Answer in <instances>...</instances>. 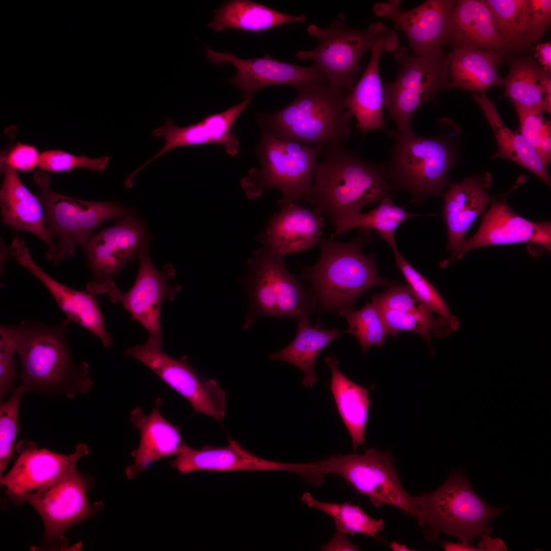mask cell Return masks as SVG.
Returning <instances> with one entry per match:
<instances>
[{"instance_id":"6da1fadb","label":"cell","mask_w":551,"mask_h":551,"mask_svg":"<svg viewBox=\"0 0 551 551\" xmlns=\"http://www.w3.org/2000/svg\"><path fill=\"white\" fill-rule=\"evenodd\" d=\"M314 183L304 198L334 224L343 216L386 198L395 191L385 164L372 163L343 145L323 148Z\"/></svg>"},{"instance_id":"7a4b0ae2","label":"cell","mask_w":551,"mask_h":551,"mask_svg":"<svg viewBox=\"0 0 551 551\" xmlns=\"http://www.w3.org/2000/svg\"><path fill=\"white\" fill-rule=\"evenodd\" d=\"M71 320L55 325L24 319L20 323L17 354L22 384L28 390L72 399L87 394L93 385L88 364L75 362L67 333Z\"/></svg>"},{"instance_id":"3957f363","label":"cell","mask_w":551,"mask_h":551,"mask_svg":"<svg viewBox=\"0 0 551 551\" xmlns=\"http://www.w3.org/2000/svg\"><path fill=\"white\" fill-rule=\"evenodd\" d=\"M371 232L360 229L346 243L321 238L318 261L302 267L300 278L308 283L321 312L339 314L353 309L355 300L369 289L391 284L379 274L374 254L366 255L362 252L363 246L371 241Z\"/></svg>"},{"instance_id":"277c9868","label":"cell","mask_w":551,"mask_h":551,"mask_svg":"<svg viewBox=\"0 0 551 551\" xmlns=\"http://www.w3.org/2000/svg\"><path fill=\"white\" fill-rule=\"evenodd\" d=\"M295 98L271 113H258L260 126L277 138L323 148L343 145L350 137L353 117L347 108L350 92L312 82L296 88Z\"/></svg>"},{"instance_id":"5b68a950","label":"cell","mask_w":551,"mask_h":551,"mask_svg":"<svg viewBox=\"0 0 551 551\" xmlns=\"http://www.w3.org/2000/svg\"><path fill=\"white\" fill-rule=\"evenodd\" d=\"M417 505L416 519L428 540H436L442 532L471 545L477 536L490 535L492 531L489 526L490 520L506 509L486 504L460 470L452 471L436 490L417 496Z\"/></svg>"},{"instance_id":"8992f818","label":"cell","mask_w":551,"mask_h":551,"mask_svg":"<svg viewBox=\"0 0 551 551\" xmlns=\"http://www.w3.org/2000/svg\"><path fill=\"white\" fill-rule=\"evenodd\" d=\"M248 267L241 282L249 300L243 330L264 316L297 320L317 312L313 292L289 272L281 255L263 247L254 252Z\"/></svg>"},{"instance_id":"52a82bcc","label":"cell","mask_w":551,"mask_h":551,"mask_svg":"<svg viewBox=\"0 0 551 551\" xmlns=\"http://www.w3.org/2000/svg\"><path fill=\"white\" fill-rule=\"evenodd\" d=\"M33 180L44 208L46 227L57 240L53 260L56 265L66 257L75 256L77 247L84 248L94 230L105 221L136 214L135 209L115 201H83L56 192L51 188L49 177L41 170L36 171Z\"/></svg>"},{"instance_id":"ba28073f","label":"cell","mask_w":551,"mask_h":551,"mask_svg":"<svg viewBox=\"0 0 551 551\" xmlns=\"http://www.w3.org/2000/svg\"><path fill=\"white\" fill-rule=\"evenodd\" d=\"M260 127L257 148L260 168L251 170L242 186L251 198L259 196L264 188L276 187L282 194L280 206L296 203L312 186L323 147L282 140Z\"/></svg>"},{"instance_id":"9c48e42d","label":"cell","mask_w":551,"mask_h":551,"mask_svg":"<svg viewBox=\"0 0 551 551\" xmlns=\"http://www.w3.org/2000/svg\"><path fill=\"white\" fill-rule=\"evenodd\" d=\"M455 160V149L448 142L439 137L420 136L410 129L395 136L385 166L395 190L408 191L417 203L440 193Z\"/></svg>"},{"instance_id":"30bf717a","label":"cell","mask_w":551,"mask_h":551,"mask_svg":"<svg viewBox=\"0 0 551 551\" xmlns=\"http://www.w3.org/2000/svg\"><path fill=\"white\" fill-rule=\"evenodd\" d=\"M394 57L400 66L393 82L383 84L385 104L387 119L402 132L411 129L412 118L422 105L451 88L449 60L441 49L418 55L407 47L399 48Z\"/></svg>"},{"instance_id":"8fae6325","label":"cell","mask_w":551,"mask_h":551,"mask_svg":"<svg viewBox=\"0 0 551 551\" xmlns=\"http://www.w3.org/2000/svg\"><path fill=\"white\" fill-rule=\"evenodd\" d=\"M329 473L343 478L374 507L392 505L416 519L417 496L410 495L402 486L389 452L370 448L362 455H334L315 462L317 481L323 483Z\"/></svg>"},{"instance_id":"7c38bea8","label":"cell","mask_w":551,"mask_h":551,"mask_svg":"<svg viewBox=\"0 0 551 551\" xmlns=\"http://www.w3.org/2000/svg\"><path fill=\"white\" fill-rule=\"evenodd\" d=\"M391 31L379 21L365 30L353 29L337 19L325 28L311 24L307 31L318 39L319 45L311 51L298 50L295 58L313 60L330 85L350 92L355 85L354 77L361 69L362 57Z\"/></svg>"},{"instance_id":"4fadbf2b","label":"cell","mask_w":551,"mask_h":551,"mask_svg":"<svg viewBox=\"0 0 551 551\" xmlns=\"http://www.w3.org/2000/svg\"><path fill=\"white\" fill-rule=\"evenodd\" d=\"M89 482L73 467L53 483L20 497L15 504L26 502L41 516L45 526L44 542L59 544L67 550L64 534L68 529L92 516L96 507L90 506L87 492Z\"/></svg>"},{"instance_id":"5bb4252c","label":"cell","mask_w":551,"mask_h":551,"mask_svg":"<svg viewBox=\"0 0 551 551\" xmlns=\"http://www.w3.org/2000/svg\"><path fill=\"white\" fill-rule=\"evenodd\" d=\"M150 236L144 220L129 215L92 236L83 251L92 279L86 290L94 295L110 294L114 277L135 256Z\"/></svg>"},{"instance_id":"9a60e30c","label":"cell","mask_w":551,"mask_h":551,"mask_svg":"<svg viewBox=\"0 0 551 551\" xmlns=\"http://www.w3.org/2000/svg\"><path fill=\"white\" fill-rule=\"evenodd\" d=\"M137 257L139 269L132 287L125 293L116 287L108 296L112 303H120L132 318L147 331L148 338L146 342L162 346V304L164 299L173 300L181 286L170 283L176 274L171 264H166L161 269L154 265L150 257L149 241L143 244Z\"/></svg>"},{"instance_id":"2e32d148","label":"cell","mask_w":551,"mask_h":551,"mask_svg":"<svg viewBox=\"0 0 551 551\" xmlns=\"http://www.w3.org/2000/svg\"><path fill=\"white\" fill-rule=\"evenodd\" d=\"M124 354L139 361L169 387L185 397L197 413L217 420L226 414V393L214 380L203 382L190 366L186 356L172 358L162 346L146 342L128 347Z\"/></svg>"},{"instance_id":"e0dca14e","label":"cell","mask_w":551,"mask_h":551,"mask_svg":"<svg viewBox=\"0 0 551 551\" xmlns=\"http://www.w3.org/2000/svg\"><path fill=\"white\" fill-rule=\"evenodd\" d=\"M454 0H428L409 10H403L399 0L374 4L373 11L379 17L391 20L394 29L403 31L412 52L421 55L439 49L446 44Z\"/></svg>"},{"instance_id":"ac0fdd59","label":"cell","mask_w":551,"mask_h":551,"mask_svg":"<svg viewBox=\"0 0 551 551\" xmlns=\"http://www.w3.org/2000/svg\"><path fill=\"white\" fill-rule=\"evenodd\" d=\"M15 448L19 454L17 459L10 471L1 477V484L7 488L14 504L21 496L60 479L90 452L84 443L77 444L74 452L69 455L38 449L36 443L30 441L21 440Z\"/></svg>"},{"instance_id":"d6986e66","label":"cell","mask_w":551,"mask_h":551,"mask_svg":"<svg viewBox=\"0 0 551 551\" xmlns=\"http://www.w3.org/2000/svg\"><path fill=\"white\" fill-rule=\"evenodd\" d=\"M205 55L216 65L230 63L235 66L237 73L229 82L242 91L245 99L253 97L255 92L268 86L288 85L296 88L309 83L329 82L315 63L303 67L280 61L267 54L263 58L243 59L230 51L217 53L208 47Z\"/></svg>"},{"instance_id":"ffe728a7","label":"cell","mask_w":551,"mask_h":551,"mask_svg":"<svg viewBox=\"0 0 551 551\" xmlns=\"http://www.w3.org/2000/svg\"><path fill=\"white\" fill-rule=\"evenodd\" d=\"M10 246L12 257L43 284L67 318L93 333L105 347L112 346L113 340L106 329L96 295L86 290L74 289L50 276L34 262L20 236H15Z\"/></svg>"},{"instance_id":"44dd1931","label":"cell","mask_w":551,"mask_h":551,"mask_svg":"<svg viewBox=\"0 0 551 551\" xmlns=\"http://www.w3.org/2000/svg\"><path fill=\"white\" fill-rule=\"evenodd\" d=\"M252 99L253 97L246 98L222 112L208 116L197 123L185 127H178L170 118H166L164 124L152 133L155 137L164 138L165 144L154 157L130 174V178L133 179L139 171L156 159L181 146L206 144L222 145L229 155L236 156L239 153V141L232 132V128Z\"/></svg>"},{"instance_id":"7402d4cb","label":"cell","mask_w":551,"mask_h":551,"mask_svg":"<svg viewBox=\"0 0 551 551\" xmlns=\"http://www.w3.org/2000/svg\"><path fill=\"white\" fill-rule=\"evenodd\" d=\"M520 243H532L550 251V223L531 221L515 213L506 201L494 202L475 235L463 243L455 261L478 247Z\"/></svg>"},{"instance_id":"603a6c76","label":"cell","mask_w":551,"mask_h":551,"mask_svg":"<svg viewBox=\"0 0 551 551\" xmlns=\"http://www.w3.org/2000/svg\"><path fill=\"white\" fill-rule=\"evenodd\" d=\"M492 181L488 172L481 177L467 178L461 183L451 185L443 194V216L448 233L447 250L450 251L452 255L440 263L441 268L455 261L467 231L492 204V196L488 193Z\"/></svg>"},{"instance_id":"cb8c5ba5","label":"cell","mask_w":551,"mask_h":551,"mask_svg":"<svg viewBox=\"0 0 551 551\" xmlns=\"http://www.w3.org/2000/svg\"><path fill=\"white\" fill-rule=\"evenodd\" d=\"M446 43L453 50L489 51L503 57L513 51L500 35L493 15L483 0L455 1Z\"/></svg>"},{"instance_id":"d4e9b609","label":"cell","mask_w":551,"mask_h":551,"mask_svg":"<svg viewBox=\"0 0 551 551\" xmlns=\"http://www.w3.org/2000/svg\"><path fill=\"white\" fill-rule=\"evenodd\" d=\"M1 165L3 181L0 206L3 223L40 238L47 247L46 259L53 261L57 250V243L46 227L40 201L23 184L17 171L6 165Z\"/></svg>"},{"instance_id":"484cf974","label":"cell","mask_w":551,"mask_h":551,"mask_svg":"<svg viewBox=\"0 0 551 551\" xmlns=\"http://www.w3.org/2000/svg\"><path fill=\"white\" fill-rule=\"evenodd\" d=\"M324 218L296 203L280 206L261 236L263 247L284 256L306 252L318 245Z\"/></svg>"},{"instance_id":"4316f807","label":"cell","mask_w":551,"mask_h":551,"mask_svg":"<svg viewBox=\"0 0 551 551\" xmlns=\"http://www.w3.org/2000/svg\"><path fill=\"white\" fill-rule=\"evenodd\" d=\"M229 444L217 447L206 445L201 449L184 444L171 467L183 474L198 470L216 472L238 471H288L291 463L262 458L244 448L238 442L229 439Z\"/></svg>"},{"instance_id":"83f0119b","label":"cell","mask_w":551,"mask_h":551,"mask_svg":"<svg viewBox=\"0 0 551 551\" xmlns=\"http://www.w3.org/2000/svg\"><path fill=\"white\" fill-rule=\"evenodd\" d=\"M398 45L397 35L391 30L372 45L370 60L346 99L347 108L357 119V126L363 134L373 130H385V96L379 62L383 52L395 51Z\"/></svg>"},{"instance_id":"f1b7e54d","label":"cell","mask_w":551,"mask_h":551,"mask_svg":"<svg viewBox=\"0 0 551 551\" xmlns=\"http://www.w3.org/2000/svg\"><path fill=\"white\" fill-rule=\"evenodd\" d=\"M163 403L162 398H158L148 415H145L139 407L131 413V421L133 427L140 432V441L138 448L131 454L135 460L134 464L126 470L130 479L144 471L157 460L177 456L185 444L179 427L169 422L161 414Z\"/></svg>"},{"instance_id":"f546056e","label":"cell","mask_w":551,"mask_h":551,"mask_svg":"<svg viewBox=\"0 0 551 551\" xmlns=\"http://www.w3.org/2000/svg\"><path fill=\"white\" fill-rule=\"evenodd\" d=\"M325 362L331 370L330 389L346 429L352 439L353 448L356 450L365 442V432L368 419L370 390L350 380L340 370L335 355L327 358Z\"/></svg>"},{"instance_id":"4dcf8cb0","label":"cell","mask_w":551,"mask_h":551,"mask_svg":"<svg viewBox=\"0 0 551 551\" xmlns=\"http://www.w3.org/2000/svg\"><path fill=\"white\" fill-rule=\"evenodd\" d=\"M472 98L483 110L491 127L498 149L493 158H504L525 167L550 186V179L546 165L537 150L523 137L519 131L509 129L503 121L494 103L485 92L473 93Z\"/></svg>"},{"instance_id":"1f68e13d","label":"cell","mask_w":551,"mask_h":551,"mask_svg":"<svg viewBox=\"0 0 551 551\" xmlns=\"http://www.w3.org/2000/svg\"><path fill=\"white\" fill-rule=\"evenodd\" d=\"M504 86L503 96L510 98L514 106L550 114V73L533 60L513 61Z\"/></svg>"},{"instance_id":"d6a6232c","label":"cell","mask_w":551,"mask_h":551,"mask_svg":"<svg viewBox=\"0 0 551 551\" xmlns=\"http://www.w3.org/2000/svg\"><path fill=\"white\" fill-rule=\"evenodd\" d=\"M297 321L296 337L281 350L271 353L270 359L291 364L299 368L305 374L302 384L306 388L313 387L318 381L314 369L315 361L320 353L342 332L336 328L324 329L320 321L315 327L311 325L309 317L299 318Z\"/></svg>"},{"instance_id":"836d02e7","label":"cell","mask_w":551,"mask_h":551,"mask_svg":"<svg viewBox=\"0 0 551 551\" xmlns=\"http://www.w3.org/2000/svg\"><path fill=\"white\" fill-rule=\"evenodd\" d=\"M214 12L215 16L208 26L217 32L233 29L259 34L280 25L294 22L301 23L306 19L303 15L285 14L249 0L225 2Z\"/></svg>"},{"instance_id":"e575fe53","label":"cell","mask_w":551,"mask_h":551,"mask_svg":"<svg viewBox=\"0 0 551 551\" xmlns=\"http://www.w3.org/2000/svg\"><path fill=\"white\" fill-rule=\"evenodd\" d=\"M450 88L483 92L504 85L497 68L502 57L489 51L453 50L448 55Z\"/></svg>"},{"instance_id":"d590c367","label":"cell","mask_w":551,"mask_h":551,"mask_svg":"<svg viewBox=\"0 0 551 551\" xmlns=\"http://www.w3.org/2000/svg\"><path fill=\"white\" fill-rule=\"evenodd\" d=\"M405 206L394 204L393 198H386L380 202L375 209L365 213L361 212L348 214L337 220L333 225L334 234L340 236L354 228L373 230L390 246L396 245L395 231L406 220L421 216L407 211Z\"/></svg>"},{"instance_id":"8d00e7d4","label":"cell","mask_w":551,"mask_h":551,"mask_svg":"<svg viewBox=\"0 0 551 551\" xmlns=\"http://www.w3.org/2000/svg\"><path fill=\"white\" fill-rule=\"evenodd\" d=\"M491 10L498 32L513 51L535 42L528 0H483Z\"/></svg>"},{"instance_id":"74e56055","label":"cell","mask_w":551,"mask_h":551,"mask_svg":"<svg viewBox=\"0 0 551 551\" xmlns=\"http://www.w3.org/2000/svg\"><path fill=\"white\" fill-rule=\"evenodd\" d=\"M302 500L309 507L320 510L333 518L336 531L354 535L361 534L375 537L384 529L383 519H375L359 506L349 502L335 504L318 501L309 492L304 493Z\"/></svg>"},{"instance_id":"f35d334b","label":"cell","mask_w":551,"mask_h":551,"mask_svg":"<svg viewBox=\"0 0 551 551\" xmlns=\"http://www.w3.org/2000/svg\"><path fill=\"white\" fill-rule=\"evenodd\" d=\"M386 326L387 335L392 337L403 331L412 332L422 336L431 345L430 335L445 337L453 331L440 317L436 318L434 312L422 303L416 310L401 312L380 309Z\"/></svg>"},{"instance_id":"ab89813d","label":"cell","mask_w":551,"mask_h":551,"mask_svg":"<svg viewBox=\"0 0 551 551\" xmlns=\"http://www.w3.org/2000/svg\"><path fill=\"white\" fill-rule=\"evenodd\" d=\"M338 314L345 317L348 323V328L342 334L354 335L364 354L372 345L381 347L384 345L387 335L386 326L380 310L373 303H366L359 310L353 308Z\"/></svg>"},{"instance_id":"60d3db41","label":"cell","mask_w":551,"mask_h":551,"mask_svg":"<svg viewBox=\"0 0 551 551\" xmlns=\"http://www.w3.org/2000/svg\"><path fill=\"white\" fill-rule=\"evenodd\" d=\"M391 248L395 257L396 266L418 299L437 313L449 325L453 331H457L460 326L459 321L450 312L448 305L436 289L403 257L396 245Z\"/></svg>"},{"instance_id":"b9f144b4","label":"cell","mask_w":551,"mask_h":551,"mask_svg":"<svg viewBox=\"0 0 551 551\" xmlns=\"http://www.w3.org/2000/svg\"><path fill=\"white\" fill-rule=\"evenodd\" d=\"M29 390L21 384L12 391L6 402L0 404V477L8 464L18 431V412L21 399Z\"/></svg>"},{"instance_id":"7bdbcfd3","label":"cell","mask_w":551,"mask_h":551,"mask_svg":"<svg viewBox=\"0 0 551 551\" xmlns=\"http://www.w3.org/2000/svg\"><path fill=\"white\" fill-rule=\"evenodd\" d=\"M20 333V324L0 326V399L13 391L17 378L15 354Z\"/></svg>"},{"instance_id":"ee69618b","label":"cell","mask_w":551,"mask_h":551,"mask_svg":"<svg viewBox=\"0 0 551 551\" xmlns=\"http://www.w3.org/2000/svg\"><path fill=\"white\" fill-rule=\"evenodd\" d=\"M111 160L108 156L90 158L60 150H47L40 154L38 167L45 172L69 171L77 168L104 171Z\"/></svg>"},{"instance_id":"f6af8a7d","label":"cell","mask_w":551,"mask_h":551,"mask_svg":"<svg viewBox=\"0 0 551 551\" xmlns=\"http://www.w3.org/2000/svg\"><path fill=\"white\" fill-rule=\"evenodd\" d=\"M388 287L382 293L371 294L372 303L380 309L412 312L422 304L407 285L391 283Z\"/></svg>"},{"instance_id":"bcb514c9","label":"cell","mask_w":551,"mask_h":551,"mask_svg":"<svg viewBox=\"0 0 551 551\" xmlns=\"http://www.w3.org/2000/svg\"><path fill=\"white\" fill-rule=\"evenodd\" d=\"M518 114L520 133L536 150L544 132L550 128V122L542 115V113L535 110L514 106Z\"/></svg>"},{"instance_id":"7dc6e473","label":"cell","mask_w":551,"mask_h":551,"mask_svg":"<svg viewBox=\"0 0 551 551\" xmlns=\"http://www.w3.org/2000/svg\"><path fill=\"white\" fill-rule=\"evenodd\" d=\"M40 155L34 146L19 142L2 154L1 165L17 171H29L38 167Z\"/></svg>"},{"instance_id":"c3c4849f","label":"cell","mask_w":551,"mask_h":551,"mask_svg":"<svg viewBox=\"0 0 551 551\" xmlns=\"http://www.w3.org/2000/svg\"><path fill=\"white\" fill-rule=\"evenodd\" d=\"M530 21L535 42L548 28L551 20L550 0H528Z\"/></svg>"},{"instance_id":"681fc988","label":"cell","mask_w":551,"mask_h":551,"mask_svg":"<svg viewBox=\"0 0 551 551\" xmlns=\"http://www.w3.org/2000/svg\"><path fill=\"white\" fill-rule=\"evenodd\" d=\"M324 550H358V548L347 539L346 534L336 531L333 539L322 546Z\"/></svg>"},{"instance_id":"f907efd6","label":"cell","mask_w":551,"mask_h":551,"mask_svg":"<svg viewBox=\"0 0 551 551\" xmlns=\"http://www.w3.org/2000/svg\"><path fill=\"white\" fill-rule=\"evenodd\" d=\"M535 57L538 59L542 68L547 72L551 71V43L544 42L539 43L536 47Z\"/></svg>"},{"instance_id":"816d5d0a","label":"cell","mask_w":551,"mask_h":551,"mask_svg":"<svg viewBox=\"0 0 551 551\" xmlns=\"http://www.w3.org/2000/svg\"><path fill=\"white\" fill-rule=\"evenodd\" d=\"M551 128H548L543 133L537 149L540 158L546 165H548L551 159Z\"/></svg>"},{"instance_id":"f5cc1de1","label":"cell","mask_w":551,"mask_h":551,"mask_svg":"<svg viewBox=\"0 0 551 551\" xmlns=\"http://www.w3.org/2000/svg\"><path fill=\"white\" fill-rule=\"evenodd\" d=\"M0 257V273L2 277L7 259L8 258L12 257L10 246L6 245L4 240L2 239H1Z\"/></svg>"},{"instance_id":"db71d44e","label":"cell","mask_w":551,"mask_h":551,"mask_svg":"<svg viewBox=\"0 0 551 551\" xmlns=\"http://www.w3.org/2000/svg\"><path fill=\"white\" fill-rule=\"evenodd\" d=\"M390 548L394 551H410L413 549H410L408 548L405 544H400L396 542H393L390 544Z\"/></svg>"},{"instance_id":"11a10c76","label":"cell","mask_w":551,"mask_h":551,"mask_svg":"<svg viewBox=\"0 0 551 551\" xmlns=\"http://www.w3.org/2000/svg\"><path fill=\"white\" fill-rule=\"evenodd\" d=\"M310 466H311V464H310ZM309 470H310V468H309ZM308 475H309V472H308ZM307 481H308V479H307Z\"/></svg>"},{"instance_id":"9f6ffc18","label":"cell","mask_w":551,"mask_h":551,"mask_svg":"<svg viewBox=\"0 0 551 551\" xmlns=\"http://www.w3.org/2000/svg\"><path fill=\"white\" fill-rule=\"evenodd\" d=\"M310 464H311V463H310ZM309 468H310V467H309ZM308 472H309V471H308ZM307 479H308V478H307Z\"/></svg>"}]
</instances>
